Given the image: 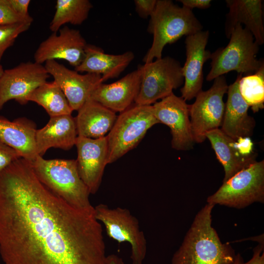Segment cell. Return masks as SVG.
Here are the masks:
<instances>
[{
  "label": "cell",
  "mask_w": 264,
  "mask_h": 264,
  "mask_svg": "<svg viewBox=\"0 0 264 264\" xmlns=\"http://www.w3.org/2000/svg\"><path fill=\"white\" fill-rule=\"evenodd\" d=\"M4 264H107L101 223L56 195L22 157L0 172Z\"/></svg>",
  "instance_id": "6da1fadb"
},
{
  "label": "cell",
  "mask_w": 264,
  "mask_h": 264,
  "mask_svg": "<svg viewBox=\"0 0 264 264\" xmlns=\"http://www.w3.org/2000/svg\"><path fill=\"white\" fill-rule=\"evenodd\" d=\"M215 205L207 203L196 215L183 242L173 255L172 264H234L236 255L223 243L212 226Z\"/></svg>",
  "instance_id": "7a4b0ae2"
},
{
  "label": "cell",
  "mask_w": 264,
  "mask_h": 264,
  "mask_svg": "<svg viewBox=\"0 0 264 264\" xmlns=\"http://www.w3.org/2000/svg\"><path fill=\"white\" fill-rule=\"evenodd\" d=\"M147 31L153 41L143 58L144 63L162 58L167 44L175 43L184 36H188L202 30L203 26L192 10L180 7L170 0H157L151 15Z\"/></svg>",
  "instance_id": "3957f363"
},
{
  "label": "cell",
  "mask_w": 264,
  "mask_h": 264,
  "mask_svg": "<svg viewBox=\"0 0 264 264\" xmlns=\"http://www.w3.org/2000/svg\"><path fill=\"white\" fill-rule=\"evenodd\" d=\"M40 181L71 206L94 212L90 193L81 179L76 159H45L38 155L31 162Z\"/></svg>",
  "instance_id": "277c9868"
},
{
  "label": "cell",
  "mask_w": 264,
  "mask_h": 264,
  "mask_svg": "<svg viewBox=\"0 0 264 264\" xmlns=\"http://www.w3.org/2000/svg\"><path fill=\"white\" fill-rule=\"evenodd\" d=\"M229 39L225 47L211 54V69L206 76L207 81H211L231 71L242 74H252L264 65L263 60L256 57L259 45L251 33L242 25H235Z\"/></svg>",
  "instance_id": "5b68a950"
},
{
  "label": "cell",
  "mask_w": 264,
  "mask_h": 264,
  "mask_svg": "<svg viewBox=\"0 0 264 264\" xmlns=\"http://www.w3.org/2000/svg\"><path fill=\"white\" fill-rule=\"evenodd\" d=\"M158 123L152 105L135 104L121 112L107 135L108 164L134 148L148 130Z\"/></svg>",
  "instance_id": "8992f818"
},
{
  "label": "cell",
  "mask_w": 264,
  "mask_h": 264,
  "mask_svg": "<svg viewBox=\"0 0 264 264\" xmlns=\"http://www.w3.org/2000/svg\"><path fill=\"white\" fill-rule=\"evenodd\" d=\"M207 202L238 209L264 203V160L254 162L223 182Z\"/></svg>",
  "instance_id": "52a82bcc"
},
{
  "label": "cell",
  "mask_w": 264,
  "mask_h": 264,
  "mask_svg": "<svg viewBox=\"0 0 264 264\" xmlns=\"http://www.w3.org/2000/svg\"><path fill=\"white\" fill-rule=\"evenodd\" d=\"M141 83L135 104L152 105L173 93L184 83L179 62L169 56L139 66Z\"/></svg>",
  "instance_id": "ba28073f"
},
{
  "label": "cell",
  "mask_w": 264,
  "mask_h": 264,
  "mask_svg": "<svg viewBox=\"0 0 264 264\" xmlns=\"http://www.w3.org/2000/svg\"><path fill=\"white\" fill-rule=\"evenodd\" d=\"M94 208V216L104 224L107 235L119 243L127 242L130 244L132 264H143L147 241L138 219L125 208H110L101 203Z\"/></svg>",
  "instance_id": "9c48e42d"
},
{
  "label": "cell",
  "mask_w": 264,
  "mask_h": 264,
  "mask_svg": "<svg viewBox=\"0 0 264 264\" xmlns=\"http://www.w3.org/2000/svg\"><path fill=\"white\" fill-rule=\"evenodd\" d=\"M228 87L225 77L223 75L218 77L214 80L212 87L199 92L194 103L190 105V119L195 143L203 142L206 139V132L221 126L225 110L223 98Z\"/></svg>",
  "instance_id": "30bf717a"
},
{
  "label": "cell",
  "mask_w": 264,
  "mask_h": 264,
  "mask_svg": "<svg viewBox=\"0 0 264 264\" xmlns=\"http://www.w3.org/2000/svg\"><path fill=\"white\" fill-rule=\"evenodd\" d=\"M49 76L44 66L35 62L22 63L4 70L0 79V110L11 100L26 104L29 95L46 83Z\"/></svg>",
  "instance_id": "8fae6325"
},
{
  "label": "cell",
  "mask_w": 264,
  "mask_h": 264,
  "mask_svg": "<svg viewBox=\"0 0 264 264\" xmlns=\"http://www.w3.org/2000/svg\"><path fill=\"white\" fill-rule=\"evenodd\" d=\"M152 106L159 123L167 125L171 130L172 147L180 151L192 149L195 142L190 119V105L173 92Z\"/></svg>",
  "instance_id": "7c38bea8"
},
{
  "label": "cell",
  "mask_w": 264,
  "mask_h": 264,
  "mask_svg": "<svg viewBox=\"0 0 264 264\" xmlns=\"http://www.w3.org/2000/svg\"><path fill=\"white\" fill-rule=\"evenodd\" d=\"M75 145L79 176L90 194H95L100 187L105 168L108 164L107 136L98 138L78 136Z\"/></svg>",
  "instance_id": "4fadbf2b"
},
{
  "label": "cell",
  "mask_w": 264,
  "mask_h": 264,
  "mask_svg": "<svg viewBox=\"0 0 264 264\" xmlns=\"http://www.w3.org/2000/svg\"><path fill=\"white\" fill-rule=\"evenodd\" d=\"M59 33L53 32L42 42L34 54L35 62L42 64L49 60L63 59L74 67L82 62L87 45L78 30L64 26Z\"/></svg>",
  "instance_id": "5bb4252c"
},
{
  "label": "cell",
  "mask_w": 264,
  "mask_h": 264,
  "mask_svg": "<svg viewBox=\"0 0 264 264\" xmlns=\"http://www.w3.org/2000/svg\"><path fill=\"white\" fill-rule=\"evenodd\" d=\"M44 67L65 94L73 111H78L94 89L103 83L100 75L80 74L56 60L46 61Z\"/></svg>",
  "instance_id": "9a60e30c"
},
{
  "label": "cell",
  "mask_w": 264,
  "mask_h": 264,
  "mask_svg": "<svg viewBox=\"0 0 264 264\" xmlns=\"http://www.w3.org/2000/svg\"><path fill=\"white\" fill-rule=\"evenodd\" d=\"M209 37L208 30H202L186 36V59L182 67L184 85L180 89L181 97L185 101L195 98L202 90L203 66L210 59L211 54L206 49Z\"/></svg>",
  "instance_id": "2e32d148"
},
{
  "label": "cell",
  "mask_w": 264,
  "mask_h": 264,
  "mask_svg": "<svg viewBox=\"0 0 264 264\" xmlns=\"http://www.w3.org/2000/svg\"><path fill=\"white\" fill-rule=\"evenodd\" d=\"M140 83L141 71L138 67L115 82L100 84L89 98L115 112L121 113L135 102Z\"/></svg>",
  "instance_id": "e0dca14e"
},
{
  "label": "cell",
  "mask_w": 264,
  "mask_h": 264,
  "mask_svg": "<svg viewBox=\"0 0 264 264\" xmlns=\"http://www.w3.org/2000/svg\"><path fill=\"white\" fill-rule=\"evenodd\" d=\"M239 74L235 81L228 86L227 99L220 130L234 140L240 137H251L255 126V119L248 113L249 106L241 96L239 83Z\"/></svg>",
  "instance_id": "ac0fdd59"
},
{
  "label": "cell",
  "mask_w": 264,
  "mask_h": 264,
  "mask_svg": "<svg viewBox=\"0 0 264 264\" xmlns=\"http://www.w3.org/2000/svg\"><path fill=\"white\" fill-rule=\"evenodd\" d=\"M78 136L75 118L71 114L50 117L35 134L37 154L42 156L51 148L68 150L75 145Z\"/></svg>",
  "instance_id": "d6986e66"
},
{
  "label": "cell",
  "mask_w": 264,
  "mask_h": 264,
  "mask_svg": "<svg viewBox=\"0 0 264 264\" xmlns=\"http://www.w3.org/2000/svg\"><path fill=\"white\" fill-rule=\"evenodd\" d=\"M261 0H226L229 12L226 15L225 31L229 39L237 24H243L260 46L264 43V25Z\"/></svg>",
  "instance_id": "ffe728a7"
},
{
  "label": "cell",
  "mask_w": 264,
  "mask_h": 264,
  "mask_svg": "<svg viewBox=\"0 0 264 264\" xmlns=\"http://www.w3.org/2000/svg\"><path fill=\"white\" fill-rule=\"evenodd\" d=\"M134 58L132 51L118 55L109 54L99 47L87 44L84 58L81 64L75 67V70L100 75L104 82L117 77Z\"/></svg>",
  "instance_id": "44dd1931"
},
{
  "label": "cell",
  "mask_w": 264,
  "mask_h": 264,
  "mask_svg": "<svg viewBox=\"0 0 264 264\" xmlns=\"http://www.w3.org/2000/svg\"><path fill=\"white\" fill-rule=\"evenodd\" d=\"M35 125L25 118L12 121L0 116V140L33 162L39 155L35 143Z\"/></svg>",
  "instance_id": "7402d4cb"
},
{
  "label": "cell",
  "mask_w": 264,
  "mask_h": 264,
  "mask_svg": "<svg viewBox=\"0 0 264 264\" xmlns=\"http://www.w3.org/2000/svg\"><path fill=\"white\" fill-rule=\"evenodd\" d=\"M117 116L113 111L89 98L75 118L78 136L98 138L112 128Z\"/></svg>",
  "instance_id": "603a6c76"
},
{
  "label": "cell",
  "mask_w": 264,
  "mask_h": 264,
  "mask_svg": "<svg viewBox=\"0 0 264 264\" xmlns=\"http://www.w3.org/2000/svg\"><path fill=\"white\" fill-rule=\"evenodd\" d=\"M205 137L209 140L217 159L223 167L225 175L223 182L256 161V155L245 157L240 154L234 146L235 140L220 129L208 132Z\"/></svg>",
  "instance_id": "cb8c5ba5"
},
{
  "label": "cell",
  "mask_w": 264,
  "mask_h": 264,
  "mask_svg": "<svg viewBox=\"0 0 264 264\" xmlns=\"http://www.w3.org/2000/svg\"><path fill=\"white\" fill-rule=\"evenodd\" d=\"M27 100L42 106L50 117L71 114L73 111L65 94L54 81L38 87L29 95Z\"/></svg>",
  "instance_id": "d4e9b609"
},
{
  "label": "cell",
  "mask_w": 264,
  "mask_h": 264,
  "mask_svg": "<svg viewBox=\"0 0 264 264\" xmlns=\"http://www.w3.org/2000/svg\"><path fill=\"white\" fill-rule=\"evenodd\" d=\"M92 5L88 0H57L49 29L57 32L66 23L81 24L88 17Z\"/></svg>",
  "instance_id": "484cf974"
},
{
  "label": "cell",
  "mask_w": 264,
  "mask_h": 264,
  "mask_svg": "<svg viewBox=\"0 0 264 264\" xmlns=\"http://www.w3.org/2000/svg\"><path fill=\"white\" fill-rule=\"evenodd\" d=\"M240 93L254 112L264 108V65L254 73L242 77L239 83Z\"/></svg>",
  "instance_id": "4316f807"
},
{
  "label": "cell",
  "mask_w": 264,
  "mask_h": 264,
  "mask_svg": "<svg viewBox=\"0 0 264 264\" xmlns=\"http://www.w3.org/2000/svg\"><path fill=\"white\" fill-rule=\"evenodd\" d=\"M32 23L17 22L0 24V62L5 51L21 33L27 30Z\"/></svg>",
  "instance_id": "83f0119b"
},
{
  "label": "cell",
  "mask_w": 264,
  "mask_h": 264,
  "mask_svg": "<svg viewBox=\"0 0 264 264\" xmlns=\"http://www.w3.org/2000/svg\"><path fill=\"white\" fill-rule=\"evenodd\" d=\"M32 17L26 18L16 13L10 6L8 0H0V24L17 22H30Z\"/></svg>",
  "instance_id": "f1b7e54d"
},
{
  "label": "cell",
  "mask_w": 264,
  "mask_h": 264,
  "mask_svg": "<svg viewBox=\"0 0 264 264\" xmlns=\"http://www.w3.org/2000/svg\"><path fill=\"white\" fill-rule=\"evenodd\" d=\"M21 157L18 152L0 140V172Z\"/></svg>",
  "instance_id": "f546056e"
},
{
  "label": "cell",
  "mask_w": 264,
  "mask_h": 264,
  "mask_svg": "<svg viewBox=\"0 0 264 264\" xmlns=\"http://www.w3.org/2000/svg\"><path fill=\"white\" fill-rule=\"evenodd\" d=\"M234 146L239 154L245 157L256 155L253 152L254 144L250 137H240L234 141Z\"/></svg>",
  "instance_id": "4dcf8cb0"
},
{
  "label": "cell",
  "mask_w": 264,
  "mask_h": 264,
  "mask_svg": "<svg viewBox=\"0 0 264 264\" xmlns=\"http://www.w3.org/2000/svg\"><path fill=\"white\" fill-rule=\"evenodd\" d=\"M135 10L142 18L150 17L155 7L157 0H135Z\"/></svg>",
  "instance_id": "1f68e13d"
},
{
  "label": "cell",
  "mask_w": 264,
  "mask_h": 264,
  "mask_svg": "<svg viewBox=\"0 0 264 264\" xmlns=\"http://www.w3.org/2000/svg\"><path fill=\"white\" fill-rule=\"evenodd\" d=\"M234 264H264V242L259 243L254 249L252 257L244 262L241 255H236Z\"/></svg>",
  "instance_id": "d6a6232c"
},
{
  "label": "cell",
  "mask_w": 264,
  "mask_h": 264,
  "mask_svg": "<svg viewBox=\"0 0 264 264\" xmlns=\"http://www.w3.org/2000/svg\"><path fill=\"white\" fill-rule=\"evenodd\" d=\"M13 11L19 15L26 18H31L28 13L30 0H8Z\"/></svg>",
  "instance_id": "836d02e7"
},
{
  "label": "cell",
  "mask_w": 264,
  "mask_h": 264,
  "mask_svg": "<svg viewBox=\"0 0 264 264\" xmlns=\"http://www.w3.org/2000/svg\"><path fill=\"white\" fill-rule=\"evenodd\" d=\"M182 6L192 10L193 8L207 9L211 6V0H179Z\"/></svg>",
  "instance_id": "e575fe53"
},
{
  "label": "cell",
  "mask_w": 264,
  "mask_h": 264,
  "mask_svg": "<svg viewBox=\"0 0 264 264\" xmlns=\"http://www.w3.org/2000/svg\"><path fill=\"white\" fill-rule=\"evenodd\" d=\"M107 264H125L123 259L118 255L111 254L107 256Z\"/></svg>",
  "instance_id": "d590c367"
},
{
  "label": "cell",
  "mask_w": 264,
  "mask_h": 264,
  "mask_svg": "<svg viewBox=\"0 0 264 264\" xmlns=\"http://www.w3.org/2000/svg\"><path fill=\"white\" fill-rule=\"evenodd\" d=\"M4 70L2 66L0 64V79L3 73Z\"/></svg>",
  "instance_id": "8d00e7d4"
}]
</instances>
